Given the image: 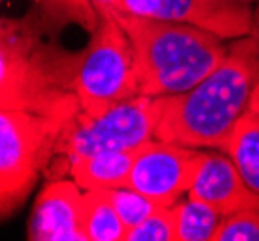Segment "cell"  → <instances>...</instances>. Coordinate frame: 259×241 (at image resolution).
<instances>
[{"instance_id": "obj_1", "label": "cell", "mask_w": 259, "mask_h": 241, "mask_svg": "<svg viewBox=\"0 0 259 241\" xmlns=\"http://www.w3.org/2000/svg\"><path fill=\"white\" fill-rule=\"evenodd\" d=\"M51 14L31 12L0 25V110H23L68 120L79 112L76 77L83 52H68L45 39Z\"/></svg>"}, {"instance_id": "obj_2", "label": "cell", "mask_w": 259, "mask_h": 241, "mask_svg": "<svg viewBox=\"0 0 259 241\" xmlns=\"http://www.w3.org/2000/svg\"><path fill=\"white\" fill-rule=\"evenodd\" d=\"M257 83L259 41L246 35L230 44L228 56L203 81L168 97L155 139L194 149H221L248 112Z\"/></svg>"}, {"instance_id": "obj_3", "label": "cell", "mask_w": 259, "mask_h": 241, "mask_svg": "<svg viewBox=\"0 0 259 241\" xmlns=\"http://www.w3.org/2000/svg\"><path fill=\"white\" fill-rule=\"evenodd\" d=\"M134 46L138 93L170 97L203 81L228 56L225 37L192 23L112 10Z\"/></svg>"}, {"instance_id": "obj_4", "label": "cell", "mask_w": 259, "mask_h": 241, "mask_svg": "<svg viewBox=\"0 0 259 241\" xmlns=\"http://www.w3.org/2000/svg\"><path fill=\"white\" fill-rule=\"evenodd\" d=\"M168 97H134L107 110L101 116L76 112L64 122L54 156L64 154L68 166L77 158L101 153L136 149L155 139Z\"/></svg>"}, {"instance_id": "obj_5", "label": "cell", "mask_w": 259, "mask_h": 241, "mask_svg": "<svg viewBox=\"0 0 259 241\" xmlns=\"http://www.w3.org/2000/svg\"><path fill=\"white\" fill-rule=\"evenodd\" d=\"M62 118L0 110V207L2 216L22 205L39 174L54 158Z\"/></svg>"}, {"instance_id": "obj_6", "label": "cell", "mask_w": 259, "mask_h": 241, "mask_svg": "<svg viewBox=\"0 0 259 241\" xmlns=\"http://www.w3.org/2000/svg\"><path fill=\"white\" fill-rule=\"evenodd\" d=\"M97 12L99 25L76 77L79 108L87 116H101L124 100L140 97L130 37L107 6H99Z\"/></svg>"}, {"instance_id": "obj_7", "label": "cell", "mask_w": 259, "mask_h": 241, "mask_svg": "<svg viewBox=\"0 0 259 241\" xmlns=\"http://www.w3.org/2000/svg\"><path fill=\"white\" fill-rule=\"evenodd\" d=\"M201 160L203 153L194 147L151 139L141 147L126 187L170 208L194 186Z\"/></svg>"}, {"instance_id": "obj_8", "label": "cell", "mask_w": 259, "mask_h": 241, "mask_svg": "<svg viewBox=\"0 0 259 241\" xmlns=\"http://www.w3.org/2000/svg\"><path fill=\"white\" fill-rule=\"evenodd\" d=\"M122 12L192 23L225 39L246 37L253 31L251 6H230L217 0H122Z\"/></svg>"}, {"instance_id": "obj_9", "label": "cell", "mask_w": 259, "mask_h": 241, "mask_svg": "<svg viewBox=\"0 0 259 241\" xmlns=\"http://www.w3.org/2000/svg\"><path fill=\"white\" fill-rule=\"evenodd\" d=\"M188 197L211 205L223 218L242 210H259V193L248 186L236 162L225 151L203 153Z\"/></svg>"}, {"instance_id": "obj_10", "label": "cell", "mask_w": 259, "mask_h": 241, "mask_svg": "<svg viewBox=\"0 0 259 241\" xmlns=\"http://www.w3.org/2000/svg\"><path fill=\"white\" fill-rule=\"evenodd\" d=\"M81 207L83 189L76 182H51L35 201L27 239L87 241L81 228Z\"/></svg>"}, {"instance_id": "obj_11", "label": "cell", "mask_w": 259, "mask_h": 241, "mask_svg": "<svg viewBox=\"0 0 259 241\" xmlns=\"http://www.w3.org/2000/svg\"><path fill=\"white\" fill-rule=\"evenodd\" d=\"M145 145V143H143ZM116 151V153H101L77 158L70 162L68 170L77 186L83 191L87 189H116L128 186L132 166L136 162L141 147Z\"/></svg>"}, {"instance_id": "obj_12", "label": "cell", "mask_w": 259, "mask_h": 241, "mask_svg": "<svg viewBox=\"0 0 259 241\" xmlns=\"http://www.w3.org/2000/svg\"><path fill=\"white\" fill-rule=\"evenodd\" d=\"M219 151L236 162L248 186L259 193V116L248 110Z\"/></svg>"}, {"instance_id": "obj_13", "label": "cell", "mask_w": 259, "mask_h": 241, "mask_svg": "<svg viewBox=\"0 0 259 241\" xmlns=\"http://www.w3.org/2000/svg\"><path fill=\"white\" fill-rule=\"evenodd\" d=\"M81 228L85 231L87 241H124L128 231L105 189L83 191Z\"/></svg>"}, {"instance_id": "obj_14", "label": "cell", "mask_w": 259, "mask_h": 241, "mask_svg": "<svg viewBox=\"0 0 259 241\" xmlns=\"http://www.w3.org/2000/svg\"><path fill=\"white\" fill-rule=\"evenodd\" d=\"M176 241H213L217 228L223 222V214L199 199L174 205Z\"/></svg>"}, {"instance_id": "obj_15", "label": "cell", "mask_w": 259, "mask_h": 241, "mask_svg": "<svg viewBox=\"0 0 259 241\" xmlns=\"http://www.w3.org/2000/svg\"><path fill=\"white\" fill-rule=\"evenodd\" d=\"M105 191H107L118 218L126 226V230H132L134 226L141 224L143 220H147L155 212L164 208L157 201L145 197L134 189H128V187H116V189H105Z\"/></svg>"}, {"instance_id": "obj_16", "label": "cell", "mask_w": 259, "mask_h": 241, "mask_svg": "<svg viewBox=\"0 0 259 241\" xmlns=\"http://www.w3.org/2000/svg\"><path fill=\"white\" fill-rule=\"evenodd\" d=\"M41 6L56 22H76L89 33L99 25V12L91 0H41Z\"/></svg>"}, {"instance_id": "obj_17", "label": "cell", "mask_w": 259, "mask_h": 241, "mask_svg": "<svg viewBox=\"0 0 259 241\" xmlns=\"http://www.w3.org/2000/svg\"><path fill=\"white\" fill-rule=\"evenodd\" d=\"M124 241H176L174 208L164 207L126 231Z\"/></svg>"}, {"instance_id": "obj_18", "label": "cell", "mask_w": 259, "mask_h": 241, "mask_svg": "<svg viewBox=\"0 0 259 241\" xmlns=\"http://www.w3.org/2000/svg\"><path fill=\"white\" fill-rule=\"evenodd\" d=\"M213 241H259V210H242L223 218Z\"/></svg>"}, {"instance_id": "obj_19", "label": "cell", "mask_w": 259, "mask_h": 241, "mask_svg": "<svg viewBox=\"0 0 259 241\" xmlns=\"http://www.w3.org/2000/svg\"><path fill=\"white\" fill-rule=\"evenodd\" d=\"M95 4V8L99 6H107V8H112V10H120L122 8V0H91Z\"/></svg>"}, {"instance_id": "obj_20", "label": "cell", "mask_w": 259, "mask_h": 241, "mask_svg": "<svg viewBox=\"0 0 259 241\" xmlns=\"http://www.w3.org/2000/svg\"><path fill=\"white\" fill-rule=\"evenodd\" d=\"M249 112H253L255 116H259V83L255 91H253V95H251V100H249Z\"/></svg>"}, {"instance_id": "obj_21", "label": "cell", "mask_w": 259, "mask_h": 241, "mask_svg": "<svg viewBox=\"0 0 259 241\" xmlns=\"http://www.w3.org/2000/svg\"><path fill=\"white\" fill-rule=\"evenodd\" d=\"M217 2H221V4H230V6H249V4L255 2V0H217Z\"/></svg>"}, {"instance_id": "obj_22", "label": "cell", "mask_w": 259, "mask_h": 241, "mask_svg": "<svg viewBox=\"0 0 259 241\" xmlns=\"http://www.w3.org/2000/svg\"><path fill=\"white\" fill-rule=\"evenodd\" d=\"M255 29H259V6H257V10H255V14H253V31ZM251 31V33H253Z\"/></svg>"}, {"instance_id": "obj_23", "label": "cell", "mask_w": 259, "mask_h": 241, "mask_svg": "<svg viewBox=\"0 0 259 241\" xmlns=\"http://www.w3.org/2000/svg\"><path fill=\"white\" fill-rule=\"evenodd\" d=\"M251 35H253V37H255V39H257V41H259V29H255V31H253V33H251Z\"/></svg>"}]
</instances>
